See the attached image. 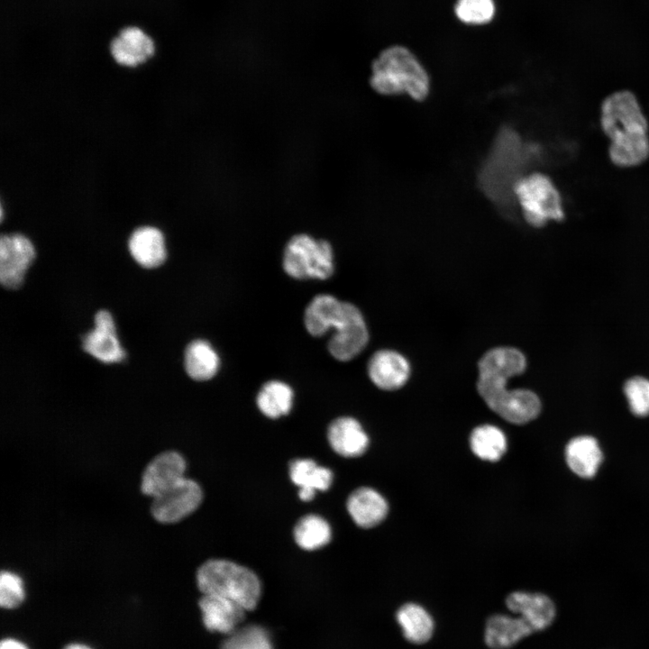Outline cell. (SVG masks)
<instances>
[{"label":"cell","instance_id":"cell-22","mask_svg":"<svg viewBox=\"0 0 649 649\" xmlns=\"http://www.w3.org/2000/svg\"><path fill=\"white\" fill-rule=\"evenodd\" d=\"M569 468L582 478L593 477L602 462V452L595 438L589 435L571 439L565 448Z\"/></svg>","mask_w":649,"mask_h":649},{"label":"cell","instance_id":"cell-15","mask_svg":"<svg viewBox=\"0 0 649 649\" xmlns=\"http://www.w3.org/2000/svg\"><path fill=\"white\" fill-rule=\"evenodd\" d=\"M127 247L133 259L144 268L159 267L167 258L164 233L154 225L137 226L128 238Z\"/></svg>","mask_w":649,"mask_h":649},{"label":"cell","instance_id":"cell-33","mask_svg":"<svg viewBox=\"0 0 649 649\" xmlns=\"http://www.w3.org/2000/svg\"><path fill=\"white\" fill-rule=\"evenodd\" d=\"M63 649H93V648L86 644L74 642V643L68 644Z\"/></svg>","mask_w":649,"mask_h":649},{"label":"cell","instance_id":"cell-13","mask_svg":"<svg viewBox=\"0 0 649 649\" xmlns=\"http://www.w3.org/2000/svg\"><path fill=\"white\" fill-rule=\"evenodd\" d=\"M367 370L371 382L383 390H396L402 388L411 373L407 358L389 349L374 352L368 361Z\"/></svg>","mask_w":649,"mask_h":649},{"label":"cell","instance_id":"cell-12","mask_svg":"<svg viewBox=\"0 0 649 649\" xmlns=\"http://www.w3.org/2000/svg\"><path fill=\"white\" fill-rule=\"evenodd\" d=\"M84 351L104 363L123 361L125 352L116 335L114 319L105 310H100L95 316V328L83 338Z\"/></svg>","mask_w":649,"mask_h":649},{"label":"cell","instance_id":"cell-30","mask_svg":"<svg viewBox=\"0 0 649 649\" xmlns=\"http://www.w3.org/2000/svg\"><path fill=\"white\" fill-rule=\"evenodd\" d=\"M624 393L634 415H649V379L638 376L629 379L625 383Z\"/></svg>","mask_w":649,"mask_h":649},{"label":"cell","instance_id":"cell-17","mask_svg":"<svg viewBox=\"0 0 649 649\" xmlns=\"http://www.w3.org/2000/svg\"><path fill=\"white\" fill-rule=\"evenodd\" d=\"M331 448L345 458L362 455L369 446V437L358 420L341 416L333 420L327 428Z\"/></svg>","mask_w":649,"mask_h":649},{"label":"cell","instance_id":"cell-1","mask_svg":"<svg viewBox=\"0 0 649 649\" xmlns=\"http://www.w3.org/2000/svg\"><path fill=\"white\" fill-rule=\"evenodd\" d=\"M599 125L608 140L609 162L622 169L640 167L649 160V120L637 95L627 88L603 97Z\"/></svg>","mask_w":649,"mask_h":649},{"label":"cell","instance_id":"cell-7","mask_svg":"<svg viewBox=\"0 0 649 649\" xmlns=\"http://www.w3.org/2000/svg\"><path fill=\"white\" fill-rule=\"evenodd\" d=\"M282 267L293 279H327L334 270L332 244L306 233L294 234L284 247Z\"/></svg>","mask_w":649,"mask_h":649},{"label":"cell","instance_id":"cell-26","mask_svg":"<svg viewBox=\"0 0 649 649\" xmlns=\"http://www.w3.org/2000/svg\"><path fill=\"white\" fill-rule=\"evenodd\" d=\"M293 535L296 544L303 550L320 549L330 543L332 530L322 516L309 514L301 517L295 525Z\"/></svg>","mask_w":649,"mask_h":649},{"label":"cell","instance_id":"cell-10","mask_svg":"<svg viewBox=\"0 0 649 649\" xmlns=\"http://www.w3.org/2000/svg\"><path fill=\"white\" fill-rule=\"evenodd\" d=\"M36 256L31 239L22 233L0 236V281L7 288H19Z\"/></svg>","mask_w":649,"mask_h":649},{"label":"cell","instance_id":"cell-28","mask_svg":"<svg viewBox=\"0 0 649 649\" xmlns=\"http://www.w3.org/2000/svg\"><path fill=\"white\" fill-rule=\"evenodd\" d=\"M221 649H273V645L264 628L249 626L233 631L223 643Z\"/></svg>","mask_w":649,"mask_h":649},{"label":"cell","instance_id":"cell-18","mask_svg":"<svg viewBox=\"0 0 649 649\" xmlns=\"http://www.w3.org/2000/svg\"><path fill=\"white\" fill-rule=\"evenodd\" d=\"M198 606L206 629L220 633L235 631L246 610L235 601L216 595H203Z\"/></svg>","mask_w":649,"mask_h":649},{"label":"cell","instance_id":"cell-23","mask_svg":"<svg viewBox=\"0 0 649 649\" xmlns=\"http://www.w3.org/2000/svg\"><path fill=\"white\" fill-rule=\"evenodd\" d=\"M396 620L405 639L412 644H425L434 634V618L419 604L408 602L402 605L396 613Z\"/></svg>","mask_w":649,"mask_h":649},{"label":"cell","instance_id":"cell-9","mask_svg":"<svg viewBox=\"0 0 649 649\" xmlns=\"http://www.w3.org/2000/svg\"><path fill=\"white\" fill-rule=\"evenodd\" d=\"M203 500L201 487L184 477L175 485L152 498L151 515L162 524L177 523L195 512Z\"/></svg>","mask_w":649,"mask_h":649},{"label":"cell","instance_id":"cell-6","mask_svg":"<svg viewBox=\"0 0 649 649\" xmlns=\"http://www.w3.org/2000/svg\"><path fill=\"white\" fill-rule=\"evenodd\" d=\"M513 195L524 219L532 227L542 228L566 217L563 196L554 180L544 172L523 174L514 186Z\"/></svg>","mask_w":649,"mask_h":649},{"label":"cell","instance_id":"cell-19","mask_svg":"<svg viewBox=\"0 0 649 649\" xmlns=\"http://www.w3.org/2000/svg\"><path fill=\"white\" fill-rule=\"evenodd\" d=\"M346 507L352 521L361 528L378 526L385 519L388 511L384 497L369 487L353 490L348 497Z\"/></svg>","mask_w":649,"mask_h":649},{"label":"cell","instance_id":"cell-11","mask_svg":"<svg viewBox=\"0 0 649 649\" xmlns=\"http://www.w3.org/2000/svg\"><path fill=\"white\" fill-rule=\"evenodd\" d=\"M186 460L178 452L166 451L156 455L145 467L141 490L154 498L185 477Z\"/></svg>","mask_w":649,"mask_h":649},{"label":"cell","instance_id":"cell-21","mask_svg":"<svg viewBox=\"0 0 649 649\" xmlns=\"http://www.w3.org/2000/svg\"><path fill=\"white\" fill-rule=\"evenodd\" d=\"M289 477L298 487L299 498L308 502L316 491H325L331 487L334 476L330 469L311 459H296L289 463Z\"/></svg>","mask_w":649,"mask_h":649},{"label":"cell","instance_id":"cell-25","mask_svg":"<svg viewBox=\"0 0 649 649\" xmlns=\"http://www.w3.org/2000/svg\"><path fill=\"white\" fill-rule=\"evenodd\" d=\"M293 398L294 392L289 385L280 380H270L259 390L256 405L265 416L276 419L290 412Z\"/></svg>","mask_w":649,"mask_h":649},{"label":"cell","instance_id":"cell-14","mask_svg":"<svg viewBox=\"0 0 649 649\" xmlns=\"http://www.w3.org/2000/svg\"><path fill=\"white\" fill-rule=\"evenodd\" d=\"M506 605L511 612L526 620L535 632L550 626L556 615L554 603L542 593L515 591L507 597Z\"/></svg>","mask_w":649,"mask_h":649},{"label":"cell","instance_id":"cell-3","mask_svg":"<svg viewBox=\"0 0 649 649\" xmlns=\"http://www.w3.org/2000/svg\"><path fill=\"white\" fill-rule=\"evenodd\" d=\"M524 154L518 134L507 126L501 128L479 174L482 191L500 209L512 206L514 186L523 175Z\"/></svg>","mask_w":649,"mask_h":649},{"label":"cell","instance_id":"cell-2","mask_svg":"<svg viewBox=\"0 0 649 649\" xmlns=\"http://www.w3.org/2000/svg\"><path fill=\"white\" fill-rule=\"evenodd\" d=\"M526 368L523 352L508 346L489 350L478 362V393L493 412L516 425L534 420L541 411V401L535 392L507 388L508 379Z\"/></svg>","mask_w":649,"mask_h":649},{"label":"cell","instance_id":"cell-31","mask_svg":"<svg viewBox=\"0 0 649 649\" xmlns=\"http://www.w3.org/2000/svg\"><path fill=\"white\" fill-rule=\"evenodd\" d=\"M25 599L22 578L11 571H2L0 576V605L5 609L19 607Z\"/></svg>","mask_w":649,"mask_h":649},{"label":"cell","instance_id":"cell-20","mask_svg":"<svg viewBox=\"0 0 649 649\" xmlns=\"http://www.w3.org/2000/svg\"><path fill=\"white\" fill-rule=\"evenodd\" d=\"M533 633L534 628L523 617L496 614L486 621L484 640L491 649H507Z\"/></svg>","mask_w":649,"mask_h":649},{"label":"cell","instance_id":"cell-4","mask_svg":"<svg viewBox=\"0 0 649 649\" xmlns=\"http://www.w3.org/2000/svg\"><path fill=\"white\" fill-rule=\"evenodd\" d=\"M370 87L383 96L407 95L424 100L430 91L428 74L406 47L394 45L383 50L372 61Z\"/></svg>","mask_w":649,"mask_h":649},{"label":"cell","instance_id":"cell-24","mask_svg":"<svg viewBox=\"0 0 649 649\" xmlns=\"http://www.w3.org/2000/svg\"><path fill=\"white\" fill-rule=\"evenodd\" d=\"M184 365L187 375L197 381L212 379L220 367V358L213 346L205 340L191 342L185 350Z\"/></svg>","mask_w":649,"mask_h":649},{"label":"cell","instance_id":"cell-29","mask_svg":"<svg viewBox=\"0 0 649 649\" xmlns=\"http://www.w3.org/2000/svg\"><path fill=\"white\" fill-rule=\"evenodd\" d=\"M454 12L461 22L480 25L492 20L495 4L493 0H457Z\"/></svg>","mask_w":649,"mask_h":649},{"label":"cell","instance_id":"cell-5","mask_svg":"<svg viewBox=\"0 0 649 649\" xmlns=\"http://www.w3.org/2000/svg\"><path fill=\"white\" fill-rule=\"evenodd\" d=\"M197 584L203 595L229 599L246 610L253 609L260 599L261 585L250 569L225 559H210L197 571Z\"/></svg>","mask_w":649,"mask_h":649},{"label":"cell","instance_id":"cell-8","mask_svg":"<svg viewBox=\"0 0 649 649\" xmlns=\"http://www.w3.org/2000/svg\"><path fill=\"white\" fill-rule=\"evenodd\" d=\"M330 329L334 333L328 342V351L340 361L355 358L369 342L364 317L360 309L349 302L339 300L327 322V332Z\"/></svg>","mask_w":649,"mask_h":649},{"label":"cell","instance_id":"cell-16","mask_svg":"<svg viewBox=\"0 0 649 649\" xmlns=\"http://www.w3.org/2000/svg\"><path fill=\"white\" fill-rule=\"evenodd\" d=\"M110 53L118 65L135 68L153 55L154 44L141 29L126 27L112 40Z\"/></svg>","mask_w":649,"mask_h":649},{"label":"cell","instance_id":"cell-32","mask_svg":"<svg viewBox=\"0 0 649 649\" xmlns=\"http://www.w3.org/2000/svg\"><path fill=\"white\" fill-rule=\"evenodd\" d=\"M0 649H30L29 646L21 640L14 637H6L1 640Z\"/></svg>","mask_w":649,"mask_h":649},{"label":"cell","instance_id":"cell-27","mask_svg":"<svg viewBox=\"0 0 649 649\" xmlns=\"http://www.w3.org/2000/svg\"><path fill=\"white\" fill-rule=\"evenodd\" d=\"M470 445L473 453L480 459L497 462L506 452L507 439L498 427L493 425H481L471 432Z\"/></svg>","mask_w":649,"mask_h":649}]
</instances>
